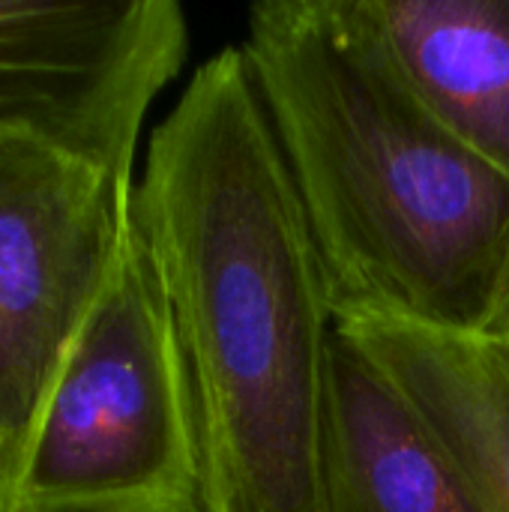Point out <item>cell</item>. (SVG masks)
I'll use <instances>...</instances> for the list:
<instances>
[{"mask_svg":"<svg viewBox=\"0 0 509 512\" xmlns=\"http://www.w3.org/2000/svg\"><path fill=\"white\" fill-rule=\"evenodd\" d=\"M132 204L192 369L210 512H324L336 306L240 45L150 132Z\"/></svg>","mask_w":509,"mask_h":512,"instance_id":"1","label":"cell"},{"mask_svg":"<svg viewBox=\"0 0 509 512\" xmlns=\"http://www.w3.org/2000/svg\"><path fill=\"white\" fill-rule=\"evenodd\" d=\"M240 51L336 312L486 333L509 270V177L423 111L351 0L252 3Z\"/></svg>","mask_w":509,"mask_h":512,"instance_id":"2","label":"cell"},{"mask_svg":"<svg viewBox=\"0 0 509 512\" xmlns=\"http://www.w3.org/2000/svg\"><path fill=\"white\" fill-rule=\"evenodd\" d=\"M3 512H210L195 381L135 204Z\"/></svg>","mask_w":509,"mask_h":512,"instance_id":"3","label":"cell"},{"mask_svg":"<svg viewBox=\"0 0 509 512\" xmlns=\"http://www.w3.org/2000/svg\"><path fill=\"white\" fill-rule=\"evenodd\" d=\"M135 177L0 129V512L132 225Z\"/></svg>","mask_w":509,"mask_h":512,"instance_id":"4","label":"cell"},{"mask_svg":"<svg viewBox=\"0 0 509 512\" xmlns=\"http://www.w3.org/2000/svg\"><path fill=\"white\" fill-rule=\"evenodd\" d=\"M189 57L177 0H0V129H33L120 177Z\"/></svg>","mask_w":509,"mask_h":512,"instance_id":"5","label":"cell"},{"mask_svg":"<svg viewBox=\"0 0 509 512\" xmlns=\"http://www.w3.org/2000/svg\"><path fill=\"white\" fill-rule=\"evenodd\" d=\"M324 512H483L411 399L336 327L327 369Z\"/></svg>","mask_w":509,"mask_h":512,"instance_id":"6","label":"cell"},{"mask_svg":"<svg viewBox=\"0 0 509 512\" xmlns=\"http://www.w3.org/2000/svg\"><path fill=\"white\" fill-rule=\"evenodd\" d=\"M423 111L509 177V0H351Z\"/></svg>","mask_w":509,"mask_h":512,"instance_id":"7","label":"cell"},{"mask_svg":"<svg viewBox=\"0 0 509 512\" xmlns=\"http://www.w3.org/2000/svg\"><path fill=\"white\" fill-rule=\"evenodd\" d=\"M345 333L429 420L483 512H509V366L483 333L372 309L336 312Z\"/></svg>","mask_w":509,"mask_h":512,"instance_id":"8","label":"cell"},{"mask_svg":"<svg viewBox=\"0 0 509 512\" xmlns=\"http://www.w3.org/2000/svg\"><path fill=\"white\" fill-rule=\"evenodd\" d=\"M483 336L498 348V354L504 357V363L509 366V270L507 279H504V288H501V297H498V306H495L492 321H489Z\"/></svg>","mask_w":509,"mask_h":512,"instance_id":"9","label":"cell"}]
</instances>
